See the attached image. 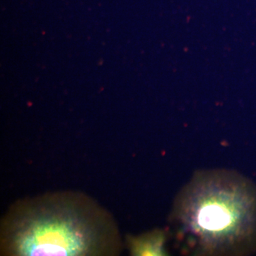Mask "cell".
Instances as JSON below:
<instances>
[{
    "instance_id": "2",
    "label": "cell",
    "mask_w": 256,
    "mask_h": 256,
    "mask_svg": "<svg viewBox=\"0 0 256 256\" xmlns=\"http://www.w3.org/2000/svg\"><path fill=\"white\" fill-rule=\"evenodd\" d=\"M172 237L192 256L256 254V184L234 170H196L176 194Z\"/></svg>"
},
{
    "instance_id": "3",
    "label": "cell",
    "mask_w": 256,
    "mask_h": 256,
    "mask_svg": "<svg viewBox=\"0 0 256 256\" xmlns=\"http://www.w3.org/2000/svg\"><path fill=\"white\" fill-rule=\"evenodd\" d=\"M171 237L169 229L156 228L138 235L128 234L124 245L132 256H169L168 242Z\"/></svg>"
},
{
    "instance_id": "1",
    "label": "cell",
    "mask_w": 256,
    "mask_h": 256,
    "mask_svg": "<svg viewBox=\"0 0 256 256\" xmlns=\"http://www.w3.org/2000/svg\"><path fill=\"white\" fill-rule=\"evenodd\" d=\"M124 248L112 214L80 192L22 198L0 224L1 256H116Z\"/></svg>"
}]
</instances>
